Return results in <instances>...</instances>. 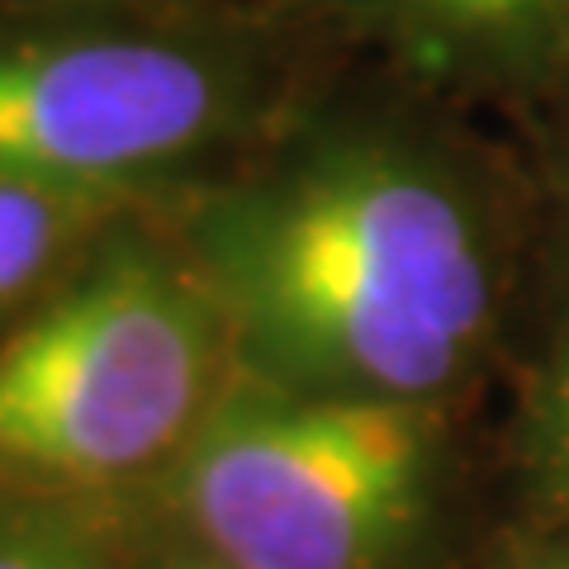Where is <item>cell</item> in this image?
I'll use <instances>...</instances> for the list:
<instances>
[{
  "label": "cell",
  "mask_w": 569,
  "mask_h": 569,
  "mask_svg": "<svg viewBox=\"0 0 569 569\" xmlns=\"http://www.w3.org/2000/svg\"><path fill=\"white\" fill-rule=\"evenodd\" d=\"M508 133L518 138L537 186V313L569 295V81Z\"/></svg>",
  "instance_id": "9c48e42d"
},
{
  "label": "cell",
  "mask_w": 569,
  "mask_h": 569,
  "mask_svg": "<svg viewBox=\"0 0 569 569\" xmlns=\"http://www.w3.org/2000/svg\"><path fill=\"white\" fill-rule=\"evenodd\" d=\"M162 213L242 376L498 403L537 295V186L503 123L351 52Z\"/></svg>",
  "instance_id": "6da1fadb"
},
{
  "label": "cell",
  "mask_w": 569,
  "mask_h": 569,
  "mask_svg": "<svg viewBox=\"0 0 569 569\" xmlns=\"http://www.w3.org/2000/svg\"><path fill=\"white\" fill-rule=\"evenodd\" d=\"M129 569H242V565L219 556L213 546H204L194 531H186L181 522H176L171 512L148 503L142 508V522H138Z\"/></svg>",
  "instance_id": "30bf717a"
},
{
  "label": "cell",
  "mask_w": 569,
  "mask_h": 569,
  "mask_svg": "<svg viewBox=\"0 0 569 569\" xmlns=\"http://www.w3.org/2000/svg\"><path fill=\"white\" fill-rule=\"evenodd\" d=\"M129 204L0 176V332L71 276Z\"/></svg>",
  "instance_id": "52a82bcc"
},
{
  "label": "cell",
  "mask_w": 569,
  "mask_h": 569,
  "mask_svg": "<svg viewBox=\"0 0 569 569\" xmlns=\"http://www.w3.org/2000/svg\"><path fill=\"white\" fill-rule=\"evenodd\" d=\"M489 432L503 522H569V295L531 313Z\"/></svg>",
  "instance_id": "8992f818"
},
{
  "label": "cell",
  "mask_w": 569,
  "mask_h": 569,
  "mask_svg": "<svg viewBox=\"0 0 569 569\" xmlns=\"http://www.w3.org/2000/svg\"><path fill=\"white\" fill-rule=\"evenodd\" d=\"M479 569H569V522H498Z\"/></svg>",
  "instance_id": "8fae6325"
},
{
  "label": "cell",
  "mask_w": 569,
  "mask_h": 569,
  "mask_svg": "<svg viewBox=\"0 0 569 569\" xmlns=\"http://www.w3.org/2000/svg\"><path fill=\"white\" fill-rule=\"evenodd\" d=\"M238 380L233 337L162 209H129L0 332V489L152 503Z\"/></svg>",
  "instance_id": "277c9868"
},
{
  "label": "cell",
  "mask_w": 569,
  "mask_h": 569,
  "mask_svg": "<svg viewBox=\"0 0 569 569\" xmlns=\"http://www.w3.org/2000/svg\"><path fill=\"white\" fill-rule=\"evenodd\" d=\"M142 508L0 489V569H129Z\"/></svg>",
  "instance_id": "ba28073f"
},
{
  "label": "cell",
  "mask_w": 569,
  "mask_h": 569,
  "mask_svg": "<svg viewBox=\"0 0 569 569\" xmlns=\"http://www.w3.org/2000/svg\"><path fill=\"white\" fill-rule=\"evenodd\" d=\"M489 422L238 370L152 503L242 569H479L503 522Z\"/></svg>",
  "instance_id": "3957f363"
},
{
  "label": "cell",
  "mask_w": 569,
  "mask_h": 569,
  "mask_svg": "<svg viewBox=\"0 0 569 569\" xmlns=\"http://www.w3.org/2000/svg\"><path fill=\"white\" fill-rule=\"evenodd\" d=\"M337 39L493 123L569 81V0H305Z\"/></svg>",
  "instance_id": "5b68a950"
},
{
  "label": "cell",
  "mask_w": 569,
  "mask_h": 569,
  "mask_svg": "<svg viewBox=\"0 0 569 569\" xmlns=\"http://www.w3.org/2000/svg\"><path fill=\"white\" fill-rule=\"evenodd\" d=\"M347 58L305 0H0V176L167 209Z\"/></svg>",
  "instance_id": "7a4b0ae2"
}]
</instances>
